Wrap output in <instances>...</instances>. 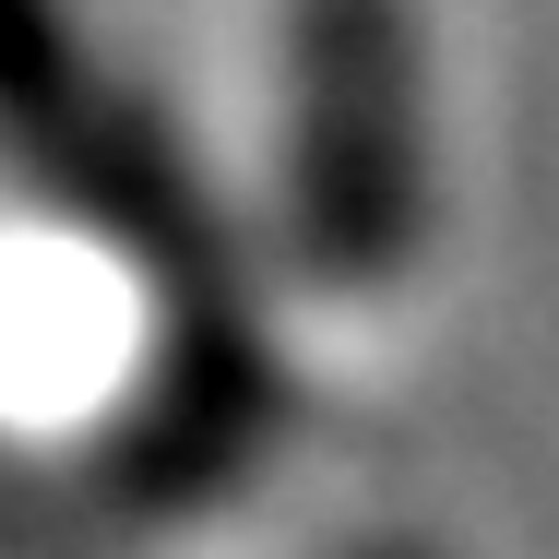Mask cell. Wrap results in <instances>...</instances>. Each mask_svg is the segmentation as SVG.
<instances>
[{
	"mask_svg": "<svg viewBox=\"0 0 559 559\" xmlns=\"http://www.w3.org/2000/svg\"><path fill=\"white\" fill-rule=\"evenodd\" d=\"M286 238L334 298H381L429 238V48L417 0L286 12Z\"/></svg>",
	"mask_w": 559,
	"mask_h": 559,
	"instance_id": "1",
	"label": "cell"
}]
</instances>
